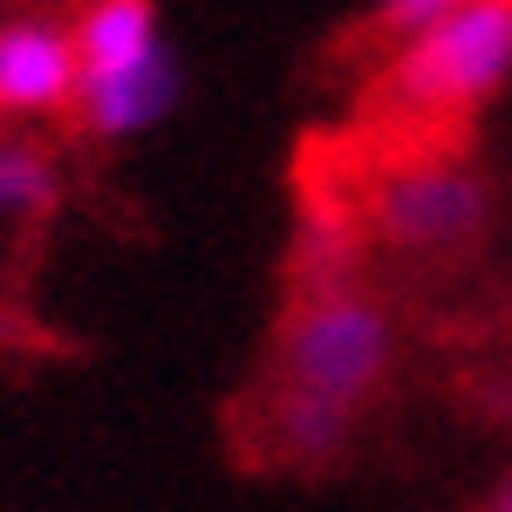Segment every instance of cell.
I'll use <instances>...</instances> for the list:
<instances>
[{
    "mask_svg": "<svg viewBox=\"0 0 512 512\" xmlns=\"http://www.w3.org/2000/svg\"><path fill=\"white\" fill-rule=\"evenodd\" d=\"M390 362H396V321L362 280L294 294V308L274 328V383L321 396V403H342V410H362L383 390Z\"/></svg>",
    "mask_w": 512,
    "mask_h": 512,
    "instance_id": "cell-1",
    "label": "cell"
},
{
    "mask_svg": "<svg viewBox=\"0 0 512 512\" xmlns=\"http://www.w3.org/2000/svg\"><path fill=\"white\" fill-rule=\"evenodd\" d=\"M512 82V0H458L431 35L403 41L383 69L396 110L465 117Z\"/></svg>",
    "mask_w": 512,
    "mask_h": 512,
    "instance_id": "cell-2",
    "label": "cell"
},
{
    "mask_svg": "<svg viewBox=\"0 0 512 512\" xmlns=\"http://www.w3.org/2000/svg\"><path fill=\"white\" fill-rule=\"evenodd\" d=\"M362 219L396 253L444 260V253H465V246H478L492 233V185L472 164H451V158L390 164L362 192Z\"/></svg>",
    "mask_w": 512,
    "mask_h": 512,
    "instance_id": "cell-3",
    "label": "cell"
},
{
    "mask_svg": "<svg viewBox=\"0 0 512 512\" xmlns=\"http://www.w3.org/2000/svg\"><path fill=\"white\" fill-rule=\"evenodd\" d=\"M76 89V28H62L48 14L0 21V117H62V110H76Z\"/></svg>",
    "mask_w": 512,
    "mask_h": 512,
    "instance_id": "cell-4",
    "label": "cell"
},
{
    "mask_svg": "<svg viewBox=\"0 0 512 512\" xmlns=\"http://www.w3.org/2000/svg\"><path fill=\"white\" fill-rule=\"evenodd\" d=\"M178 103V55L171 41H158L151 55L117 62V69H82L76 89V117L96 144H130L144 130H158Z\"/></svg>",
    "mask_w": 512,
    "mask_h": 512,
    "instance_id": "cell-5",
    "label": "cell"
},
{
    "mask_svg": "<svg viewBox=\"0 0 512 512\" xmlns=\"http://www.w3.org/2000/svg\"><path fill=\"white\" fill-rule=\"evenodd\" d=\"M260 417H267V437H274L280 458H294V465H328L355 431V410L342 403H321V396H301V390H280L260 403Z\"/></svg>",
    "mask_w": 512,
    "mask_h": 512,
    "instance_id": "cell-6",
    "label": "cell"
},
{
    "mask_svg": "<svg viewBox=\"0 0 512 512\" xmlns=\"http://www.w3.org/2000/svg\"><path fill=\"white\" fill-rule=\"evenodd\" d=\"M62 198V164L41 137H0V219H41Z\"/></svg>",
    "mask_w": 512,
    "mask_h": 512,
    "instance_id": "cell-7",
    "label": "cell"
},
{
    "mask_svg": "<svg viewBox=\"0 0 512 512\" xmlns=\"http://www.w3.org/2000/svg\"><path fill=\"white\" fill-rule=\"evenodd\" d=\"M451 7H458V0H390V7H376V28H383V35L417 41V35H431Z\"/></svg>",
    "mask_w": 512,
    "mask_h": 512,
    "instance_id": "cell-8",
    "label": "cell"
},
{
    "mask_svg": "<svg viewBox=\"0 0 512 512\" xmlns=\"http://www.w3.org/2000/svg\"><path fill=\"white\" fill-rule=\"evenodd\" d=\"M485 512H512V485H506V492H499V499H492Z\"/></svg>",
    "mask_w": 512,
    "mask_h": 512,
    "instance_id": "cell-9",
    "label": "cell"
}]
</instances>
